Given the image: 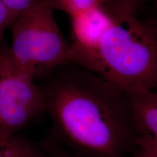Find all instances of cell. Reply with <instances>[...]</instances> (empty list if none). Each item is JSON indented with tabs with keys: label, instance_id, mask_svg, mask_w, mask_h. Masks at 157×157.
Returning <instances> with one entry per match:
<instances>
[{
	"label": "cell",
	"instance_id": "obj_1",
	"mask_svg": "<svg viewBox=\"0 0 157 157\" xmlns=\"http://www.w3.org/2000/svg\"><path fill=\"white\" fill-rule=\"evenodd\" d=\"M52 136L80 157H129L140 135L129 93L68 62L37 80Z\"/></svg>",
	"mask_w": 157,
	"mask_h": 157
},
{
	"label": "cell",
	"instance_id": "obj_2",
	"mask_svg": "<svg viewBox=\"0 0 157 157\" xmlns=\"http://www.w3.org/2000/svg\"><path fill=\"white\" fill-rule=\"evenodd\" d=\"M95 73L125 92L157 89V29L138 15L113 17L100 43Z\"/></svg>",
	"mask_w": 157,
	"mask_h": 157
},
{
	"label": "cell",
	"instance_id": "obj_3",
	"mask_svg": "<svg viewBox=\"0 0 157 157\" xmlns=\"http://www.w3.org/2000/svg\"><path fill=\"white\" fill-rule=\"evenodd\" d=\"M53 13L42 1L20 15L10 28V53L36 81L69 62L71 45L63 36Z\"/></svg>",
	"mask_w": 157,
	"mask_h": 157
},
{
	"label": "cell",
	"instance_id": "obj_4",
	"mask_svg": "<svg viewBox=\"0 0 157 157\" xmlns=\"http://www.w3.org/2000/svg\"><path fill=\"white\" fill-rule=\"evenodd\" d=\"M44 112V97L37 82L14 61L8 47L0 49V139L17 135Z\"/></svg>",
	"mask_w": 157,
	"mask_h": 157
},
{
	"label": "cell",
	"instance_id": "obj_5",
	"mask_svg": "<svg viewBox=\"0 0 157 157\" xmlns=\"http://www.w3.org/2000/svg\"><path fill=\"white\" fill-rule=\"evenodd\" d=\"M70 18L72 42L69 62L95 73L100 43L113 17L98 6Z\"/></svg>",
	"mask_w": 157,
	"mask_h": 157
},
{
	"label": "cell",
	"instance_id": "obj_6",
	"mask_svg": "<svg viewBox=\"0 0 157 157\" xmlns=\"http://www.w3.org/2000/svg\"><path fill=\"white\" fill-rule=\"evenodd\" d=\"M129 98L140 135H148L157 143V89L146 93H129Z\"/></svg>",
	"mask_w": 157,
	"mask_h": 157
},
{
	"label": "cell",
	"instance_id": "obj_7",
	"mask_svg": "<svg viewBox=\"0 0 157 157\" xmlns=\"http://www.w3.org/2000/svg\"><path fill=\"white\" fill-rule=\"evenodd\" d=\"M0 157H45L42 145L20 135L8 140L0 139Z\"/></svg>",
	"mask_w": 157,
	"mask_h": 157
},
{
	"label": "cell",
	"instance_id": "obj_8",
	"mask_svg": "<svg viewBox=\"0 0 157 157\" xmlns=\"http://www.w3.org/2000/svg\"><path fill=\"white\" fill-rule=\"evenodd\" d=\"M150 0H100V5L113 17L139 13L146 8Z\"/></svg>",
	"mask_w": 157,
	"mask_h": 157
},
{
	"label": "cell",
	"instance_id": "obj_9",
	"mask_svg": "<svg viewBox=\"0 0 157 157\" xmlns=\"http://www.w3.org/2000/svg\"><path fill=\"white\" fill-rule=\"evenodd\" d=\"M53 10H60L70 17L100 5V0H43Z\"/></svg>",
	"mask_w": 157,
	"mask_h": 157
},
{
	"label": "cell",
	"instance_id": "obj_10",
	"mask_svg": "<svg viewBox=\"0 0 157 157\" xmlns=\"http://www.w3.org/2000/svg\"><path fill=\"white\" fill-rule=\"evenodd\" d=\"M42 147L45 157H80L58 142L52 136L44 141Z\"/></svg>",
	"mask_w": 157,
	"mask_h": 157
},
{
	"label": "cell",
	"instance_id": "obj_11",
	"mask_svg": "<svg viewBox=\"0 0 157 157\" xmlns=\"http://www.w3.org/2000/svg\"><path fill=\"white\" fill-rule=\"evenodd\" d=\"M17 16L42 2L43 0H1Z\"/></svg>",
	"mask_w": 157,
	"mask_h": 157
},
{
	"label": "cell",
	"instance_id": "obj_12",
	"mask_svg": "<svg viewBox=\"0 0 157 157\" xmlns=\"http://www.w3.org/2000/svg\"><path fill=\"white\" fill-rule=\"evenodd\" d=\"M17 17L0 0V42L5 31L7 29L11 28Z\"/></svg>",
	"mask_w": 157,
	"mask_h": 157
},
{
	"label": "cell",
	"instance_id": "obj_13",
	"mask_svg": "<svg viewBox=\"0 0 157 157\" xmlns=\"http://www.w3.org/2000/svg\"><path fill=\"white\" fill-rule=\"evenodd\" d=\"M137 143L138 146H141L148 149L154 157H157V143L148 135L142 134L137 137Z\"/></svg>",
	"mask_w": 157,
	"mask_h": 157
},
{
	"label": "cell",
	"instance_id": "obj_14",
	"mask_svg": "<svg viewBox=\"0 0 157 157\" xmlns=\"http://www.w3.org/2000/svg\"><path fill=\"white\" fill-rule=\"evenodd\" d=\"M146 6L148 7V13L143 18L154 25L157 29V0H150Z\"/></svg>",
	"mask_w": 157,
	"mask_h": 157
},
{
	"label": "cell",
	"instance_id": "obj_15",
	"mask_svg": "<svg viewBox=\"0 0 157 157\" xmlns=\"http://www.w3.org/2000/svg\"><path fill=\"white\" fill-rule=\"evenodd\" d=\"M129 157H154V155L150 152L148 149H146L144 147L138 146L137 145V148L133 151L132 154Z\"/></svg>",
	"mask_w": 157,
	"mask_h": 157
},
{
	"label": "cell",
	"instance_id": "obj_16",
	"mask_svg": "<svg viewBox=\"0 0 157 157\" xmlns=\"http://www.w3.org/2000/svg\"><path fill=\"white\" fill-rule=\"evenodd\" d=\"M0 49H1V48H0Z\"/></svg>",
	"mask_w": 157,
	"mask_h": 157
}]
</instances>
